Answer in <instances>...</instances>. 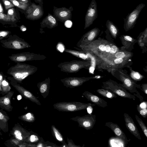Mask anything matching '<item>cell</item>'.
<instances>
[{"label": "cell", "instance_id": "cell-15", "mask_svg": "<svg viewBox=\"0 0 147 147\" xmlns=\"http://www.w3.org/2000/svg\"><path fill=\"white\" fill-rule=\"evenodd\" d=\"M26 13L27 19L32 20H38L43 15V7L33 3L28 7L26 9Z\"/></svg>", "mask_w": 147, "mask_h": 147}, {"label": "cell", "instance_id": "cell-23", "mask_svg": "<svg viewBox=\"0 0 147 147\" xmlns=\"http://www.w3.org/2000/svg\"><path fill=\"white\" fill-rule=\"evenodd\" d=\"M14 93L13 91H10L4 96L0 97V107L1 108L8 111H12L13 107L11 100Z\"/></svg>", "mask_w": 147, "mask_h": 147}, {"label": "cell", "instance_id": "cell-54", "mask_svg": "<svg viewBox=\"0 0 147 147\" xmlns=\"http://www.w3.org/2000/svg\"><path fill=\"white\" fill-rule=\"evenodd\" d=\"M20 1L24 3H28V0H17Z\"/></svg>", "mask_w": 147, "mask_h": 147}, {"label": "cell", "instance_id": "cell-32", "mask_svg": "<svg viewBox=\"0 0 147 147\" xmlns=\"http://www.w3.org/2000/svg\"><path fill=\"white\" fill-rule=\"evenodd\" d=\"M96 92L103 97L110 99L117 97V96L114 93L106 89L102 88L96 90Z\"/></svg>", "mask_w": 147, "mask_h": 147}, {"label": "cell", "instance_id": "cell-20", "mask_svg": "<svg viewBox=\"0 0 147 147\" xmlns=\"http://www.w3.org/2000/svg\"><path fill=\"white\" fill-rule=\"evenodd\" d=\"M105 126L110 128L116 136L123 141L127 143L130 141V140L127 138L124 133L117 124L109 121L106 122Z\"/></svg>", "mask_w": 147, "mask_h": 147}, {"label": "cell", "instance_id": "cell-55", "mask_svg": "<svg viewBox=\"0 0 147 147\" xmlns=\"http://www.w3.org/2000/svg\"><path fill=\"white\" fill-rule=\"evenodd\" d=\"M0 12L3 13V9L2 6L0 2Z\"/></svg>", "mask_w": 147, "mask_h": 147}, {"label": "cell", "instance_id": "cell-53", "mask_svg": "<svg viewBox=\"0 0 147 147\" xmlns=\"http://www.w3.org/2000/svg\"><path fill=\"white\" fill-rule=\"evenodd\" d=\"M20 29L23 31H25L26 30V27L24 25L20 27Z\"/></svg>", "mask_w": 147, "mask_h": 147}, {"label": "cell", "instance_id": "cell-16", "mask_svg": "<svg viewBox=\"0 0 147 147\" xmlns=\"http://www.w3.org/2000/svg\"><path fill=\"white\" fill-rule=\"evenodd\" d=\"M100 30L98 28H94L89 31L83 35L78 42V48L88 44L95 40L98 35Z\"/></svg>", "mask_w": 147, "mask_h": 147}, {"label": "cell", "instance_id": "cell-1", "mask_svg": "<svg viewBox=\"0 0 147 147\" xmlns=\"http://www.w3.org/2000/svg\"><path fill=\"white\" fill-rule=\"evenodd\" d=\"M74 48L88 53L100 59H109L120 50L113 43L101 38L95 39L79 48Z\"/></svg>", "mask_w": 147, "mask_h": 147}, {"label": "cell", "instance_id": "cell-44", "mask_svg": "<svg viewBox=\"0 0 147 147\" xmlns=\"http://www.w3.org/2000/svg\"><path fill=\"white\" fill-rule=\"evenodd\" d=\"M68 147H81L79 145H77L75 144L72 140L67 138Z\"/></svg>", "mask_w": 147, "mask_h": 147}, {"label": "cell", "instance_id": "cell-29", "mask_svg": "<svg viewBox=\"0 0 147 147\" xmlns=\"http://www.w3.org/2000/svg\"><path fill=\"white\" fill-rule=\"evenodd\" d=\"M133 55V53L132 52L120 49L111 57L113 58H131Z\"/></svg>", "mask_w": 147, "mask_h": 147}, {"label": "cell", "instance_id": "cell-17", "mask_svg": "<svg viewBox=\"0 0 147 147\" xmlns=\"http://www.w3.org/2000/svg\"><path fill=\"white\" fill-rule=\"evenodd\" d=\"M11 134L17 140L20 142H24L30 134L31 131H28L19 124H16L12 128Z\"/></svg>", "mask_w": 147, "mask_h": 147}, {"label": "cell", "instance_id": "cell-6", "mask_svg": "<svg viewBox=\"0 0 147 147\" xmlns=\"http://www.w3.org/2000/svg\"><path fill=\"white\" fill-rule=\"evenodd\" d=\"M91 61L88 60H72L61 63L58 67L62 71L67 73H76L82 68H89Z\"/></svg>", "mask_w": 147, "mask_h": 147}, {"label": "cell", "instance_id": "cell-14", "mask_svg": "<svg viewBox=\"0 0 147 147\" xmlns=\"http://www.w3.org/2000/svg\"><path fill=\"white\" fill-rule=\"evenodd\" d=\"M98 16L97 3L95 0H92L86 13L84 29L89 27Z\"/></svg>", "mask_w": 147, "mask_h": 147}, {"label": "cell", "instance_id": "cell-47", "mask_svg": "<svg viewBox=\"0 0 147 147\" xmlns=\"http://www.w3.org/2000/svg\"><path fill=\"white\" fill-rule=\"evenodd\" d=\"M45 143L46 144L45 147H59V146H58L56 144H54L53 143H51L49 142L48 141H47L46 142H45Z\"/></svg>", "mask_w": 147, "mask_h": 147}, {"label": "cell", "instance_id": "cell-43", "mask_svg": "<svg viewBox=\"0 0 147 147\" xmlns=\"http://www.w3.org/2000/svg\"><path fill=\"white\" fill-rule=\"evenodd\" d=\"M10 32L8 31H0V40H2L3 38L7 36Z\"/></svg>", "mask_w": 147, "mask_h": 147}, {"label": "cell", "instance_id": "cell-39", "mask_svg": "<svg viewBox=\"0 0 147 147\" xmlns=\"http://www.w3.org/2000/svg\"><path fill=\"white\" fill-rule=\"evenodd\" d=\"M7 15L9 16L11 22H14L16 20L14 9L13 8L9 9L7 11Z\"/></svg>", "mask_w": 147, "mask_h": 147}, {"label": "cell", "instance_id": "cell-21", "mask_svg": "<svg viewBox=\"0 0 147 147\" xmlns=\"http://www.w3.org/2000/svg\"><path fill=\"white\" fill-rule=\"evenodd\" d=\"M82 95L88 101H90L95 105L103 108L107 106V102L103 99L88 91H85Z\"/></svg>", "mask_w": 147, "mask_h": 147}, {"label": "cell", "instance_id": "cell-19", "mask_svg": "<svg viewBox=\"0 0 147 147\" xmlns=\"http://www.w3.org/2000/svg\"><path fill=\"white\" fill-rule=\"evenodd\" d=\"M123 116L125 125L127 129L138 139L141 140L138 128L131 117L126 113H124Z\"/></svg>", "mask_w": 147, "mask_h": 147}, {"label": "cell", "instance_id": "cell-7", "mask_svg": "<svg viewBox=\"0 0 147 147\" xmlns=\"http://www.w3.org/2000/svg\"><path fill=\"white\" fill-rule=\"evenodd\" d=\"M102 88L108 90L117 95L123 98L132 99L134 100L136 99L134 95L128 92L120 84H118L113 80L109 79L102 82Z\"/></svg>", "mask_w": 147, "mask_h": 147}, {"label": "cell", "instance_id": "cell-37", "mask_svg": "<svg viewBox=\"0 0 147 147\" xmlns=\"http://www.w3.org/2000/svg\"><path fill=\"white\" fill-rule=\"evenodd\" d=\"M136 107L137 110L140 115L143 117L146 118L147 116V106L142 107L140 105H137Z\"/></svg>", "mask_w": 147, "mask_h": 147}, {"label": "cell", "instance_id": "cell-51", "mask_svg": "<svg viewBox=\"0 0 147 147\" xmlns=\"http://www.w3.org/2000/svg\"><path fill=\"white\" fill-rule=\"evenodd\" d=\"M11 142L13 144L16 146H18L21 142L16 139H11Z\"/></svg>", "mask_w": 147, "mask_h": 147}, {"label": "cell", "instance_id": "cell-40", "mask_svg": "<svg viewBox=\"0 0 147 147\" xmlns=\"http://www.w3.org/2000/svg\"><path fill=\"white\" fill-rule=\"evenodd\" d=\"M2 90L3 92H7L10 91V88L9 84L5 80H3L2 82Z\"/></svg>", "mask_w": 147, "mask_h": 147}, {"label": "cell", "instance_id": "cell-5", "mask_svg": "<svg viewBox=\"0 0 147 147\" xmlns=\"http://www.w3.org/2000/svg\"><path fill=\"white\" fill-rule=\"evenodd\" d=\"M95 105L93 103H86L79 102H63L53 105L54 108L60 111L73 112L86 109Z\"/></svg>", "mask_w": 147, "mask_h": 147}, {"label": "cell", "instance_id": "cell-35", "mask_svg": "<svg viewBox=\"0 0 147 147\" xmlns=\"http://www.w3.org/2000/svg\"><path fill=\"white\" fill-rule=\"evenodd\" d=\"M14 6L23 10L26 9L29 6L28 3H26L17 0H8Z\"/></svg>", "mask_w": 147, "mask_h": 147}, {"label": "cell", "instance_id": "cell-10", "mask_svg": "<svg viewBox=\"0 0 147 147\" xmlns=\"http://www.w3.org/2000/svg\"><path fill=\"white\" fill-rule=\"evenodd\" d=\"M11 60L16 62L43 60L47 58L45 55L40 54L26 52L13 54L9 56Z\"/></svg>", "mask_w": 147, "mask_h": 147}, {"label": "cell", "instance_id": "cell-18", "mask_svg": "<svg viewBox=\"0 0 147 147\" xmlns=\"http://www.w3.org/2000/svg\"><path fill=\"white\" fill-rule=\"evenodd\" d=\"M11 84L16 90L25 98L29 100L39 106L41 105L37 98L31 92L19 84L15 83L14 81V82L13 81H11Z\"/></svg>", "mask_w": 147, "mask_h": 147}, {"label": "cell", "instance_id": "cell-34", "mask_svg": "<svg viewBox=\"0 0 147 147\" xmlns=\"http://www.w3.org/2000/svg\"><path fill=\"white\" fill-rule=\"evenodd\" d=\"M18 118L24 121L30 123L33 122L36 120L34 115L30 112L22 115Z\"/></svg>", "mask_w": 147, "mask_h": 147}, {"label": "cell", "instance_id": "cell-42", "mask_svg": "<svg viewBox=\"0 0 147 147\" xmlns=\"http://www.w3.org/2000/svg\"><path fill=\"white\" fill-rule=\"evenodd\" d=\"M0 20L6 21H11L9 16L7 15L0 12Z\"/></svg>", "mask_w": 147, "mask_h": 147}, {"label": "cell", "instance_id": "cell-25", "mask_svg": "<svg viewBox=\"0 0 147 147\" xmlns=\"http://www.w3.org/2000/svg\"><path fill=\"white\" fill-rule=\"evenodd\" d=\"M50 79L49 77L44 80L39 82L37 86L42 96L45 98L48 95L50 88Z\"/></svg>", "mask_w": 147, "mask_h": 147}, {"label": "cell", "instance_id": "cell-12", "mask_svg": "<svg viewBox=\"0 0 147 147\" xmlns=\"http://www.w3.org/2000/svg\"><path fill=\"white\" fill-rule=\"evenodd\" d=\"M73 10L72 6L67 8L65 7L58 8L54 6L53 16L57 21L64 23L66 21L71 20Z\"/></svg>", "mask_w": 147, "mask_h": 147}, {"label": "cell", "instance_id": "cell-50", "mask_svg": "<svg viewBox=\"0 0 147 147\" xmlns=\"http://www.w3.org/2000/svg\"><path fill=\"white\" fill-rule=\"evenodd\" d=\"M28 144L25 142H21L18 146L19 147H28Z\"/></svg>", "mask_w": 147, "mask_h": 147}, {"label": "cell", "instance_id": "cell-4", "mask_svg": "<svg viewBox=\"0 0 147 147\" xmlns=\"http://www.w3.org/2000/svg\"><path fill=\"white\" fill-rule=\"evenodd\" d=\"M111 74L120 81L122 83L121 85L130 92L136 93L138 91L137 88L140 89V85L137 84L122 69H117Z\"/></svg>", "mask_w": 147, "mask_h": 147}, {"label": "cell", "instance_id": "cell-9", "mask_svg": "<svg viewBox=\"0 0 147 147\" xmlns=\"http://www.w3.org/2000/svg\"><path fill=\"white\" fill-rule=\"evenodd\" d=\"M145 5L143 3L140 4L124 19L123 28L126 32L132 29L134 27L140 13Z\"/></svg>", "mask_w": 147, "mask_h": 147}, {"label": "cell", "instance_id": "cell-56", "mask_svg": "<svg viewBox=\"0 0 147 147\" xmlns=\"http://www.w3.org/2000/svg\"><path fill=\"white\" fill-rule=\"evenodd\" d=\"M2 76L0 75V81L2 80Z\"/></svg>", "mask_w": 147, "mask_h": 147}, {"label": "cell", "instance_id": "cell-38", "mask_svg": "<svg viewBox=\"0 0 147 147\" xmlns=\"http://www.w3.org/2000/svg\"><path fill=\"white\" fill-rule=\"evenodd\" d=\"M9 119V117L7 115L5 114L4 112H3L2 110H0V124H6Z\"/></svg>", "mask_w": 147, "mask_h": 147}, {"label": "cell", "instance_id": "cell-33", "mask_svg": "<svg viewBox=\"0 0 147 147\" xmlns=\"http://www.w3.org/2000/svg\"><path fill=\"white\" fill-rule=\"evenodd\" d=\"M127 67L129 69L130 71V77L133 80L136 81H140L144 77L138 72L133 70L132 68L130 65H128Z\"/></svg>", "mask_w": 147, "mask_h": 147}, {"label": "cell", "instance_id": "cell-24", "mask_svg": "<svg viewBox=\"0 0 147 147\" xmlns=\"http://www.w3.org/2000/svg\"><path fill=\"white\" fill-rule=\"evenodd\" d=\"M58 24L57 21L53 15L49 13L40 22V26L41 28L51 29L57 26Z\"/></svg>", "mask_w": 147, "mask_h": 147}, {"label": "cell", "instance_id": "cell-27", "mask_svg": "<svg viewBox=\"0 0 147 147\" xmlns=\"http://www.w3.org/2000/svg\"><path fill=\"white\" fill-rule=\"evenodd\" d=\"M107 30L109 32L112 37L116 38L119 33V30L117 27L113 22L109 20H107L106 24Z\"/></svg>", "mask_w": 147, "mask_h": 147}, {"label": "cell", "instance_id": "cell-28", "mask_svg": "<svg viewBox=\"0 0 147 147\" xmlns=\"http://www.w3.org/2000/svg\"><path fill=\"white\" fill-rule=\"evenodd\" d=\"M52 134L56 140L62 144H67L65 143L64 138L59 130L53 125L51 126Z\"/></svg>", "mask_w": 147, "mask_h": 147}, {"label": "cell", "instance_id": "cell-11", "mask_svg": "<svg viewBox=\"0 0 147 147\" xmlns=\"http://www.w3.org/2000/svg\"><path fill=\"white\" fill-rule=\"evenodd\" d=\"M70 119L77 122L78 126L87 130H90L93 127L96 122L95 115L88 114L82 116H77L70 118Z\"/></svg>", "mask_w": 147, "mask_h": 147}, {"label": "cell", "instance_id": "cell-3", "mask_svg": "<svg viewBox=\"0 0 147 147\" xmlns=\"http://www.w3.org/2000/svg\"><path fill=\"white\" fill-rule=\"evenodd\" d=\"M38 69L34 66L18 63L10 68L7 73L11 76L15 81L21 82L27 77L35 73Z\"/></svg>", "mask_w": 147, "mask_h": 147}, {"label": "cell", "instance_id": "cell-13", "mask_svg": "<svg viewBox=\"0 0 147 147\" xmlns=\"http://www.w3.org/2000/svg\"><path fill=\"white\" fill-rule=\"evenodd\" d=\"M94 78V76L90 77H69L61 79V82L67 88H74L82 85L89 80Z\"/></svg>", "mask_w": 147, "mask_h": 147}, {"label": "cell", "instance_id": "cell-31", "mask_svg": "<svg viewBox=\"0 0 147 147\" xmlns=\"http://www.w3.org/2000/svg\"><path fill=\"white\" fill-rule=\"evenodd\" d=\"M137 42L141 47L144 46L145 43L147 42V28L145 30L141 32L138 38Z\"/></svg>", "mask_w": 147, "mask_h": 147}, {"label": "cell", "instance_id": "cell-41", "mask_svg": "<svg viewBox=\"0 0 147 147\" xmlns=\"http://www.w3.org/2000/svg\"><path fill=\"white\" fill-rule=\"evenodd\" d=\"M6 10L14 7V5L8 0H2Z\"/></svg>", "mask_w": 147, "mask_h": 147}, {"label": "cell", "instance_id": "cell-45", "mask_svg": "<svg viewBox=\"0 0 147 147\" xmlns=\"http://www.w3.org/2000/svg\"><path fill=\"white\" fill-rule=\"evenodd\" d=\"M146 94H147V84H143L141 86L140 89Z\"/></svg>", "mask_w": 147, "mask_h": 147}, {"label": "cell", "instance_id": "cell-49", "mask_svg": "<svg viewBox=\"0 0 147 147\" xmlns=\"http://www.w3.org/2000/svg\"><path fill=\"white\" fill-rule=\"evenodd\" d=\"M64 23L65 26L67 28H70L72 26V23L69 20L66 21Z\"/></svg>", "mask_w": 147, "mask_h": 147}, {"label": "cell", "instance_id": "cell-30", "mask_svg": "<svg viewBox=\"0 0 147 147\" xmlns=\"http://www.w3.org/2000/svg\"><path fill=\"white\" fill-rule=\"evenodd\" d=\"M43 140L42 138L40 137L36 133L31 131L30 136L25 140V142L32 144L37 143Z\"/></svg>", "mask_w": 147, "mask_h": 147}, {"label": "cell", "instance_id": "cell-2", "mask_svg": "<svg viewBox=\"0 0 147 147\" xmlns=\"http://www.w3.org/2000/svg\"><path fill=\"white\" fill-rule=\"evenodd\" d=\"M132 63L131 58H112L100 59H96V69L98 70H106L111 73L118 69H122Z\"/></svg>", "mask_w": 147, "mask_h": 147}, {"label": "cell", "instance_id": "cell-48", "mask_svg": "<svg viewBox=\"0 0 147 147\" xmlns=\"http://www.w3.org/2000/svg\"><path fill=\"white\" fill-rule=\"evenodd\" d=\"M136 94L134 93V95L138 97L140 99V101L142 102L144 100L143 97L140 94L139 92L138 91L136 92Z\"/></svg>", "mask_w": 147, "mask_h": 147}, {"label": "cell", "instance_id": "cell-22", "mask_svg": "<svg viewBox=\"0 0 147 147\" xmlns=\"http://www.w3.org/2000/svg\"><path fill=\"white\" fill-rule=\"evenodd\" d=\"M120 38L123 45L121 49L128 51L129 50L131 51L133 48L134 45L137 42L136 39L127 35H121Z\"/></svg>", "mask_w": 147, "mask_h": 147}, {"label": "cell", "instance_id": "cell-26", "mask_svg": "<svg viewBox=\"0 0 147 147\" xmlns=\"http://www.w3.org/2000/svg\"><path fill=\"white\" fill-rule=\"evenodd\" d=\"M64 51L84 60L91 61L92 55L90 54L83 51H76L65 49Z\"/></svg>", "mask_w": 147, "mask_h": 147}, {"label": "cell", "instance_id": "cell-46", "mask_svg": "<svg viewBox=\"0 0 147 147\" xmlns=\"http://www.w3.org/2000/svg\"><path fill=\"white\" fill-rule=\"evenodd\" d=\"M57 50L60 52H63L65 50L64 45L61 43H58L57 46Z\"/></svg>", "mask_w": 147, "mask_h": 147}, {"label": "cell", "instance_id": "cell-36", "mask_svg": "<svg viewBox=\"0 0 147 147\" xmlns=\"http://www.w3.org/2000/svg\"><path fill=\"white\" fill-rule=\"evenodd\" d=\"M135 117L145 136L147 138V128L146 126L142 119L137 115H135Z\"/></svg>", "mask_w": 147, "mask_h": 147}, {"label": "cell", "instance_id": "cell-8", "mask_svg": "<svg viewBox=\"0 0 147 147\" xmlns=\"http://www.w3.org/2000/svg\"><path fill=\"white\" fill-rule=\"evenodd\" d=\"M9 36V35H8ZM0 42L5 48L15 50H21L30 47L31 46L23 39L16 35H9Z\"/></svg>", "mask_w": 147, "mask_h": 147}, {"label": "cell", "instance_id": "cell-52", "mask_svg": "<svg viewBox=\"0 0 147 147\" xmlns=\"http://www.w3.org/2000/svg\"><path fill=\"white\" fill-rule=\"evenodd\" d=\"M34 1L37 3H38L40 5L43 7V0H34Z\"/></svg>", "mask_w": 147, "mask_h": 147}]
</instances>
